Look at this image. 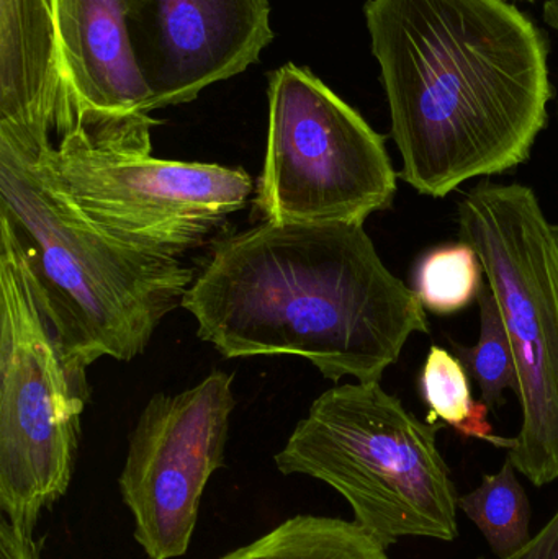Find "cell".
Instances as JSON below:
<instances>
[{
    "instance_id": "277c9868",
    "label": "cell",
    "mask_w": 558,
    "mask_h": 559,
    "mask_svg": "<svg viewBox=\"0 0 558 559\" xmlns=\"http://www.w3.org/2000/svg\"><path fill=\"white\" fill-rule=\"evenodd\" d=\"M439 429L380 383L337 384L313 401L275 466L336 489L354 522L387 550L409 537L452 542L459 496L438 449Z\"/></svg>"
},
{
    "instance_id": "9a60e30c",
    "label": "cell",
    "mask_w": 558,
    "mask_h": 559,
    "mask_svg": "<svg viewBox=\"0 0 558 559\" xmlns=\"http://www.w3.org/2000/svg\"><path fill=\"white\" fill-rule=\"evenodd\" d=\"M458 506L477 525L498 559L517 554L533 538L530 499L510 460L497 475H485L477 489L459 496Z\"/></svg>"
},
{
    "instance_id": "ac0fdd59",
    "label": "cell",
    "mask_w": 558,
    "mask_h": 559,
    "mask_svg": "<svg viewBox=\"0 0 558 559\" xmlns=\"http://www.w3.org/2000/svg\"><path fill=\"white\" fill-rule=\"evenodd\" d=\"M0 559H39L38 545L32 532L0 518Z\"/></svg>"
},
{
    "instance_id": "52a82bcc",
    "label": "cell",
    "mask_w": 558,
    "mask_h": 559,
    "mask_svg": "<svg viewBox=\"0 0 558 559\" xmlns=\"http://www.w3.org/2000/svg\"><path fill=\"white\" fill-rule=\"evenodd\" d=\"M72 128L38 147L56 189L98 228L154 252L182 258L205 246L256 192L242 167L151 156V128Z\"/></svg>"
},
{
    "instance_id": "ffe728a7",
    "label": "cell",
    "mask_w": 558,
    "mask_h": 559,
    "mask_svg": "<svg viewBox=\"0 0 558 559\" xmlns=\"http://www.w3.org/2000/svg\"><path fill=\"white\" fill-rule=\"evenodd\" d=\"M544 19L558 32V0H547L544 3Z\"/></svg>"
},
{
    "instance_id": "30bf717a",
    "label": "cell",
    "mask_w": 558,
    "mask_h": 559,
    "mask_svg": "<svg viewBox=\"0 0 558 559\" xmlns=\"http://www.w3.org/2000/svg\"><path fill=\"white\" fill-rule=\"evenodd\" d=\"M128 26L150 111L241 74L274 39L269 0H128Z\"/></svg>"
},
{
    "instance_id": "9c48e42d",
    "label": "cell",
    "mask_w": 558,
    "mask_h": 559,
    "mask_svg": "<svg viewBox=\"0 0 558 559\" xmlns=\"http://www.w3.org/2000/svg\"><path fill=\"white\" fill-rule=\"evenodd\" d=\"M233 378L216 370L189 390L154 394L130 433L118 486L133 514L134 540L150 559L189 550L203 491L225 465Z\"/></svg>"
},
{
    "instance_id": "ba28073f",
    "label": "cell",
    "mask_w": 558,
    "mask_h": 559,
    "mask_svg": "<svg viewBox=\"0 0 558 559\" xmlns=\"http://www.w3.org/2000/svg\"><path fill=\"white\" fill-rule=\"evenodd\" d=\"M269 131L254 205L272 223L364 225L392 206L399 174L359 111L294 62L269 79Z\"/></svg>"
},
{
    "instance_id": "8992f818",
    "label": "cell",
    "mask_w": 558,
    "mask_h": 559,
    "mask_svg": "<svg viewBox=\"0 0 558 559\" xmlns=\"http://www.w3.org/2000/svg\"><path fill=\"white\" fill-rule=\"evenodd\" d=\"M458 215L513 347L523 424L508 460L534 486L549 485L558 479V226L531 187L488 179Z\"/></svg>"
},
{
    "instance_id": "8fae6325",
    "label": "cell",
    "mask_w": 558,
    "mask_h": 559,
    "mask_svg": "<svg viewBox=\"0 0 558 559\" xmlns=\"http://www.w3.org/2000/svg\"><path fill=\"white\" fill-rule=\"evenodd\" d=\"M72 124L104 128L150 117L128 0H51Z\"/></svg>"
},
{
    "instance_id": "3957f363",
    "label": "cell",
    "mask_w": 558,
    "mask_h": 559,
    "mask_svg": "<svg viewBox=\"0 0 558 559\" xmlns=\"http://www.w3.org/2000/svg\"><path fill=\"white\" fill-rule=\"evenodd\" d=\"M38 147L0 131V226L9 229L66 352L131 361L197 277L180 259L108 235L52 183Z\"/></svg>"
},
{
    "instance_id": "4fadbf2b",
    "label": "cell",
    "mask_w": 558,
    "mask_h": 559,
    "mask_svg": "<svg viewBox=\"0 0 558 559\" xmlns=\"http://www.w3.org/2000/svg\"><path fill=\"white\" fill-rule=\"evenodd\" d=\"M219 559H389L387 548L356 522L297 515Z\"/></svg>"
},
{
    "instance_id": "7a4b0ae2",
    "label": "cell",
    "mask_w": 558,
    "mask_h": 559,
    "mask_svg": "<svg viewBox=\"0 0 558 559\" xmlns=\"http://www.w3.org/2000/svg\"><path fill=\"white\" fill-rule=\"evenodd\" d=\"M182 308L223 357L294 355L333 383H380L431 329L364 225L344 223L262 222L218 239Z\"/></svg>"
},
{
    "instance_id": "e0dca14e",
    "label": "cell",
    "mask_w": 558,
    "mask_h": 559,
    "mask_svg": "<svg viewBox=\"0 0 558 559\" xmlns=\"http://www.w3.org/2000/svg\"><path fill=\"white\" fill-rule=\"evenodd\" d=\"M477 301L480 306V335L477 344L465 347L451 342V345L455 357L464 364L472 380L480 388L482 401L494 411L504 403V391L518 393L517 364L500 306L488 283L482 286Z\"/></svg>"
},
{
    "instance_id": "7c38bea8",
    "label": "cell",
    "mask_w": 558,
    "mask_h": 559,
    "mask_svg": "<svg viewBox=\"0 0 558 559\" xmlns=\"http://www.w3.org/2000/svg\"><path fill=\"white\" fill-rule=\"evenodd\" d=\"M72 128L51 0H0V131L46 146Z\"/></svg>"
},
{
    "instance_id": "d6986e66",
    "label": "cell",
    "mask_w": 558,
    "mask_h": 559,
    "mask_svg": "<svg viewBox=\"0 0 558 559\" xmlns=\"http://www.w3.org/2000/svg\"><path fill=\"white\" fill-rule=\"evenodd\" d=\"M501 559H558V509L539 534L534 535L517 554Z\"/></svg>"
},
{
    "instance_id": "5b68a950",
    "label": "cell",
    "mask_w": 558,
    "mask_h": 559,
    "mask_svg": "<svg viewBox=\"0 0 558 559\" xmlns=\"http://www.w3.org/2000/svg\"><path fill=\"white\" fill-rule=\"evenodd\" d=\"M9 229L0 226V511L35 532L68 492L91 400Z\"/></svg>"
},
{
    "instance_id": "2e32d148",
    "label": "cell",
    "mask_w": 558,
    "mask_h": 559,
    "mask_svg": "<svg viewBox=\"0 0 558 559\" xmlns=\"http://www.w3.org/2000/svg\"><path fill=\"white\" fill-rule=\"evenodd\" d=\"M485 272L467 242L441 246L422 255L413 272V292L435 314H454L478 298Z\"/></svg>"
},
{
    "instance_id": "5bb4252c",
    "label": "cell",
    "mask_w": 558,
    "mask_h": 559,
    "mask_svg": "<svg viewBox=\"0 0 558 559\" xmlns=\"http://www.w3.org/2000/svg\"><path fill=\"white\" fill-rule=\"evenodd\" d=\"M419 394L428 406V423L441 420L468 439L487 440L510 450L513 439H501L488 423L490 407L472 396L471 374L446 348L432 345L419 374Z\"/></svg>"
},
{
    "instance_id": "6da1fadb",
    "label": "cell",
    "mask_w": 558,
    "mask_h": 559,
    "mask_svg": "<svg viewBox=\"0 0 558 559\" xmlns=\"http://www.w3.org/2000/svg\"><path fill=\"white\" fill-rule=\"evenodd\" d=\"M364 12L403 182L442 199L530 159L553 92L546 39L521 10L504 0H369Z\"/></svg>"
}]
</instances>
